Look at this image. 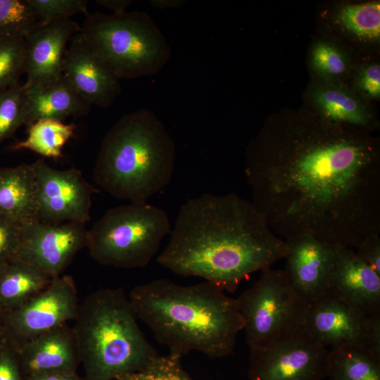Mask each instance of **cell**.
Returning <instances> with one entry per match:
<instances>
[{
	"instance_id": "1",
	"label": "cell",
	"mask_w": 380,
	"mask_h": 380,
	"mask_svg": "<svg viewBox=\"0 0 380 380\" xmlns=\"http://www.w3.org/2000/svg\"><path fill=\"white\" fill-rule=\"evenodd\" d=\"M295 127L264 135L248 151L251 202L272 232L353 249L380 235L376 141L327 122Z\"/></svg>"
},
{
	"instance_id": "2",
	"label": "cell",
	"mask_w": 380,
	"mask_h": 380,
	"mask_svg": "<svg viewBox=\"0 0 380 380\" xmlns=\"http://www.w3.org/2000/svg\"><path fill=\"white\" fill-rule=\"evenodd\" d=\"M170 234L157 258L162 267L229 293L251 274L285 258L288 250L252 202L233 192L188 200Z\"/></svg>"
},
{
	"instance_id": "3",
	"label": "cell",
	"mask_w": 380,
	"mask_h": 380,
	"mask_svg": "<svg viewBox=\"0 0 380 380\" xmlns=\"http://www.w3.org/2000/svg\"><path fill=\"white\" fill-rule=\"evenodd\" d=\"M128 297L156 340L182 357L192 351L227 356L243 329L236 298L205 281L184 286L155 279L134 287Z\"/></svg>"
},
{
	"instance_id": "4",
	"label": "cell",
	"mask_w": 380,
	"mask_h": 380,
	"mask_svg": "<svg viewBox=\"0 0 380 380\" xmlns=\"http://www.w3.org/2000/svg\"><path fill=\"white\" fill-rule=\"evenodd\" d=\"M175 145L150 110L123 115L103 137L94 168L96 184L111 196L144 203L170 182Z\"/></svg>"
},
{
	"instance_id": "5",
	"label": "cell",
	"mask_w": 380,
	"mask_h": 380,
	"mask_svg": "<svg viewBox=\"0 0 380 380\" xmlns=\"http://www.w3.org/2000/svg\"><path fill=\"white\" fill-rule=\"evenodd\" d=\"M122 288H101L80 303L74 325L84 380H117L146 367L157 355Z\"/></svg>"
},
{
	"instance_id": "6",
	"label": "cell",
	"mask_w": 380,
	"mask_h": 380,
	"mask_svg": "<svg viewBox=\"0 0 380 380\" xmlns=\"http://www.w3.org/2000/svg\"><path fill=\"white\" fill-rule=\"evenodd\" d=\"M80 32L119 80L155 74L170 56L167 40L146 13H88Z\"/></svg>"
},
{
	"instance_id": "7",
	"label": "cell",
	"mask_w": 380,
	"mask_h": 380,
	"mask_svg": "<svg viewBox=\"0 0 380 380\" xmlns=\"http://www.w3.org/2000/svg\"><path fill=\"white\" fill-rule=\"evenodd\" d=\"M170 230L165 210L147 203H129L109 209L87 230L86 248L101 265L144 267Z\"/></svg>"
},
{
	"instance_id": "8",
	"label": "cell",
	"mask_w": 380,
	"mask_h": 380,
	"mask_svg": "<svg viewBox=\"0 0 380 380\" xmlns=\"http://www.w3.org/2000/svg\"><path fill=\"white\" fill-rule=\"evenodd\" d=\"M236 300L250 348L303 329L308 303L292 288L284 270H262Z\"/></svg>"
},
{
	"instance_id": "9",
	"label": "cell",
	"mask_w": 380,
	"mask_h": 380,
	"mask_svg": "<svg viewBox=\"0 0 380 380\" xmlns=\"http://www.w3.org/2000/svg\"><path fill=\"white\" fill-rule=\"evenodd\" d=\"M80 303L70 275L59 276L21 307L4 314L3 339L15 350L75 319Z\"/></svg>"
},
{
	"instance_id": "10",
	"label": "cell",
	"mask_w": 380,
	"mask_h": 380,
	"mask_svg": "<svg viewBox=\"0 0 380 380\" xmlns=\"http://www.w3.org/2000/svg\"><path fill=\"white\" fill-rule=\"evenodd\" d=\"M329 349L302 329L250 348V380H323Z\"/></svg>"
},
{
	"instance_id": "11",
	"label": "cell",
	"mask_w": 380,
	"mask_h": 380,
	"mask_svg": "<svg viewBox=\"0 0 380 380\" xmlns=\"http://www.w3.org/2000/svg\"><path fill=\"white\" fill-rule=\"evenodd\" d=\"M36 182L37 220L45 223L90 220L93 194L98 191L77 169L57 170L43 159L32 163Z\"/></svg>"
},
{
	"instance_id": "12",
	"label": "cell",
	"mask_w": 380,
	"mask_h": 380,
	"mask_svg": "<svg viewBox=\"0 0 380 380\" xmlns=\"http://www.w3.org/2000/svg\"><path fill=\"white\" fill-rule=\"evenodd\" d=\"M87 236L82 223L28 222L21 226L18 257L54 279L86 248Z\"/></svg>"
},
{
	"instance_id": "13",
	"label": "cell",
	"mask_w": 380,
	"mask_h": 380,
	"mask_svg": "<svg viewBox=\"0 0 380 380\" xmlns=\"http://www.w3.org/2000/svg\"><path fill=\"white\" fill-rule=\"evenodd\" d=\"M285 241L288 250L284 270L294 291L310 303L327 292L336 246L306 234Z\"/></svg>"
},
{
	"instance_id": "14",
	"label": "cell",
	"mask_w": 380,
	"mask_h": 380,
	"mask_svg": "<svg viewBox=\"0 0 380 380\" xmlns=\"http://www.w3.org/2000/svg\"><path fill=\"white\" fill-rule=\"evenodd\" d=\"M369 317L327 292L308 303L303 330L328 349L349 344L364 346Z\"/></svg>"
},
{
	"instance_id": "15",
	"label": "cell",
	"mask_w": 380,
	"mask_h": 380,
	"mask_svg": "<svg viewBox=\"0 0 380 380\" xmlns=\"http://www.w3.org/2000/svg\"><path fill=\"white\" fill-rule=\"evenodd\" d=\"M69 43L63 61L62 75L90 105L110 106L121 92L119 79L98 56L80 31Z\"/></svg>"
},
{
	"instance_id": "16",
	"label": "cell",
	"mask_w": 380,
	"mask_h": 380,
	"mask_svg": "<svg viewBox=\"0 0 380 380\" xmlns=\"http://www.w3.org/2000/svg\"><path fill=\"white\" fill-rule=\"evenodd\" d=\"M81 26L70 18L37 24L25 37V85L51 83L62 77L63 58Z\"/></svg>"
},
{
	"instance_id": "17",
	"label": "cell",
	"mask_w": 380,
	"mask_h": 380,
	"mask_svg": "<svg viewBox=\"0 0 380 380\" xmlns=\"http://www.w3.org/2000/svg\"><path fill=\"white\" fill-rule=\"evenodd\" d=\"M327 292L367 316L380 313V275L353 248L336 246Z\"/></svg>"
},
{
	"instance_id": "18",
	"label": "cell",
	"mask_w": 380,
	"mask_h": 380,
	"mask_svg": "<svg viewBox=\"0 0 380 380\" xmlns=\"http://www.w3.org/2000/svg\"><path fill=\"white\" fill-rule=\"evenodd\" d=\"M23 379L34 374L75 372L79 361L72 327L46 331L15 350Z\"/></svg>"
},
{
	"instance_id": "19",
	"label": "cell",
	"mask_w": 380,
	"mask_h": 380,
	"mask_svg": "<svg viewBox=\"0 0 380 380\" xmlns=\"http://www.w3.org/2000/svg\"><path fill=\"white\" fill-rule=\"evenodd\" d=\"M25 106L24 125L27 127L42 119L63 120L88 113L91 105L82 98L62 77L46 84H23Z\"/></svg>"
},
{
	"instance_id": "20",
	"label": "cell",
	"mask_w": 380,
	"mask_h": 380,
	"mask_svg": "<svg viewBox=\"0 0 380 380\" xmlns=\"http://www.w3.org/2000/svg\"><path fill=\"white\" fill-rule=\"evenodd\" d=\"M0 215L21 224L37 220L32 163L0 168Z\"/></svg>"
},
{
	"instance_id": "21",
	"label": "cell",
	"mask_w": 380,
	"mask_h": 380,
	"mask_svg": "<svg viewBox=\"0 0 380 380\" xmlns=\"http://www.w3.org/2000/svg\"><path fill=\"white\" fill-rule=\"evenodd\" d=\"M52 280L17 256L0 270V309L5 314L21 307Z\"/></svg>"
},
{
	"instance_id": "22",
	"label": "cell",
	"mask_w": 380,
	"mask_h": 380,
	"mask_svg": "<svg viewBox=\"0 0 380 380\" xmlns=\"http://www.w3.org/2000/svg\"><path fill=\"white\" fill-rule=\"evenodd\" d=\"M326 377L329 380H380V359L361 344L331 348Z\"/></svg>"
},
{
	"instance_id": "23",
	"label": "cell",
	"mask_w": 380,
	"mask_h": 380,
	"mask_svg": "<svg viewBox=\"0 0 380 380\" xmlns=\"http://www.w3.org/2000/svg\"><path fill=\"white\" fill-rule=\"evenodd\" d=\"M313 99L327 123L365 128L370 122L364 106L344 89L334 86L322 87L315 91Z\"/></svg>"
},
{
	"instance_id": "24",
	"label": "cell",
	"mask_w": 380,
	"mask_h": 380,
	"mask_svg": "<svg viewBox=\"0 0 380 380\" xmlns=\"http://www.w3.org/2000/svg\"><path fill=\"white\" fill-rule=\"evenodd\" d=\"M77 126L55 119H42L27 126V136L23 141L11 146L12 151L27 149L44 157L58 158L62 151L75 134Z\"/></svg>"
},
{
	"instance_id": "25",
	"label": "cell",
	"mask_w": 380,
	"mask_h": 380,
	"mask_svg": "<svg viewBox=\"0 0 380 380\" xmlns=\"http://www.w3.org/2000/svg\"><path fill=\"white\" fill-rule=\"evenodd\" d=\"M337 20L344 29L360 39L367 41L379 39V2L346 5L339 10Z\"/></svg>"
},
{
	"instance_id": "26",
	"label": "cell",
	"mask_w": 380,
	"mask_h": 380,
	"mask_svg": "<svg viewBox=\"0 0 380 380\" xmlns=\"http://www.w3.org/2000/svg\"><path fill=\"white\" fill-rule=\"evenodd\" d=\"M37 24L27 0H0V37L24 38Z\"/></svg>"
},
{
	"instance_id": "27",
	"label": "cell",
	"mask_w": 380,
	"mask_h": 380,
	"mask_svg": "<svg viewBox=\"0 0 380 380\" xmlns=\"http://www.w3.org/2000/svg\"><path fill=\"white\" fill-rule=\"evenodd\" d=\"M24 73V38L0 37V90L18 84Z\"/></svg>"
},
{
	"instance_id": "28",
	"label": "cell",
	"mask_w": 380,
	"mask_h": 380,
	"mask_svg": "<svg viewBox=\"0 0 380 380\" xmlns=\"http://www.w3.org/2000/svg\"><path fill=\"white\" fill-rule=\"evenodd\" d=\"M25 106L23 85L18 83L0 90V142L24 125Z\"/></svg>"
},
{
	"instance_id": "29",
	"label": "cell",
	"mask_w": 380,
	"mask_h": 380,
	"mask_svg": "<svg viewBox=\"0 0 380 380\" xmlns=\"http://www.w3.org/2000/svg\"><path fill=\"white\" fill-rule=\"evenodd\" d=\"M182 356L170 353L157 355L144 369L117 380H194L182 366Z\"/></svg>"
},
{
	"instance_id": "30",
	"label": "cell",
	"mask_w": 380,
	"mask_h": 380,
	"mask_svg": "<svg viewBox=\"0 0 380 380\" xmlns=\"http://www.w3.org/2000/svg\"><path fill=\"white\" fill-rule=\"evenodd\" d=\"M39 25H45L82 13H88L86 0H27Z\"/></svg>"
},
{
	"instance_id": "31",
	"label": "cell",
	"mask_w": 380,
	"mask_h": 380,
	"mask_svg": "<svg viewBox=\"0 0 380 380\" xmlns=\"http://www.w3.org/2000/svg\"><path fill=\"white\" fill-rule=\"evenodd\" d=\"M311 58L315 70L322 75L338 77L347 70L348 63L343 53L328 42L317 43L312 50Z\"/></svg>"
},
{
	"instance_id": "32",
	"label": "cell",
	"mask_w": 380,
	"mask_h": 380,
	"mask_svg": "<svg viewBox=\"0 0 380 380\" xmlns=\"http://www.w3.org/2000/svg\"><path fill=\"white\" fill-rule=\"evenodd\" d=\"M22 224L0 215V270L18 256Z\"/></svg>"
},
{
	"instance_id": "33",
	"label": "cell",
	"mask_w": 380,
	"mask_h": 380,
	"mask_svg": "<svg viewBox=\"0 0 380 380\" xmlns=\"http://www.w3.org/2000/svg\"><path fill=\"white\" fill-rule=\"evenodd\" d=\"M358 90L367 97L379 99L380 96V65L369 64L362 68L355 79Z\"/></svg>"
},
{
	"instance_id": "34",
	"label": "cell",
	"mask_w": 380,
	"mask_h": 380,
	"mask_svg": "<svg viewBox=\"0 0 380 380\" xmlns=\"http://www.w3.org/2000/svg\"><path fill=\"white\" fill-rule=\"evenodd\" d=\"M0 380H23L15 350L5 341L0 348Z\"/></svg>"
},
{
	"instance_id": "35",
	"label": "cell",
	"mask_w": 380,
	"mask_h": 380,
	"mask_svg": "<svg viewBox=\"0 0 380 380\" xmlns=\"http://www.w3.org/2000/svg\"><path fill=\"white\" fill-rule=\"evenodd\" d=\"M355 249V254L380 275V235L368 237Z\"/></svg>"
},
{
	"instance_id": "36",
	"label": "cell",
	"mask_w": 380,
	"mask_h": 380,
	"mask_svg": "<svg viewBox=\"0 0 380 380\" xmlns=\"http://www.w3.org/2000/svg\"><path fill=\"white\" fill-rule=\"evenodd\" d=\"M364 346L380 359V313L369 317V324Z\"/></svg>"
},
{
	"instance_id": "37",
	"label": "cell",
	"mask_w": 380,
	"mask_h": 380,
	"mask_svg": "<svg viewBox=\"0 0 380 380\" xmlns=\"http://www.w3.org/2000/svg\"><path fill=\"white\" fill-rule=\"evenodd\" d=\"M23 380H84L76 372H51L34 374L26 376Z\"/></svg>"
},
{
	"instance_id": "38",
	"label": "cell",
	"mask_w": 380,
	"mask_h": 380,
	"mask_svg": "<svg viewBox=\"0 0 380 380\" xmlns=\"http://www.w3.org/2000/svg\"><path fill=\"white\" fill-rule=\"evenodd\" d=\"M132 1L129 0H99L96 3L113 11L115 14H120L125 12Z\"/></svg>"
},
{
	"instance_id": "39",
	"label": "cell",
	"mask_w": 380,
	"mask_h": 380,
	"mask_svg": "<svg viewBox=\"0 0 380 380\" xmlns=\"http://www.w3.org/2000/svg\"><path fill=\"white\" fill-rule=\"evenodd\" d=\"M184 1L180 0H152L151 4L158 8H177L183 4Z\"/></svg>"
},
{
	"instance_id": "40",
	"label": "cell",
	"mask_w": 380,
	"mask_h": 380,
	"mask_svg": "<svg viewBox=\"0 0 380 380\" xmlns=\"http://www.w3.org/2000/svg\"><path fill=\"white\" fill-rule=\"evenodd\" d=\"M4 312L0 309V338H3Z\"/></svg>"
},
{
	"instance_id": "41",
	"label": "cell",
	"mask_w": 380,
	"mask_h": 380,
	"mask_svg": "<svg viewBox=\"0 0 380 380\" xmlns=\"http://www.w3.org/2000/svg\"><path fill=\"white\" fill-rule=\"evenodd\" d=\"M4 341L2 338H0V348L2 346V345L4 344Z\"/></svg>"
}]
</instances>
